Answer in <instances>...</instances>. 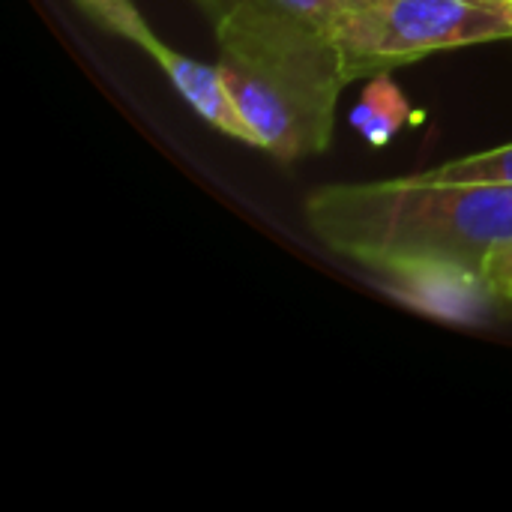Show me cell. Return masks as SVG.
Returning <instances> with one entry per match:
<instances>
[{
	"mask_svg": "<svg viewBox=\"0 0 512 512\" xmlns=\"http://www.w3.org/2000/svg\"><path fill=\"white\" fill-rule=\"evenodd\" d=\"M306 225L330 252L375 276L429 261L483 270L489 252L512 243V186L423 174L330 183L306 198Z\"/></svg>",
	"mask_w": 512,
	"mask_h": 512,
	"instance_id": "obj_1",
	"label": "cell"
},
{
	"mask_svg": "<svg viewBox=\"0 0 512 512\" xmlns=\"http://www.w3.org/2000/svg\"><path fill=\"white\" fill-rule=\"evenodd\" d=\"M213 24L219 72L255 135L279 162L324 153L351 84L336 33L291 15L237 9Z\"/></svg>",
	"mask_w": 512,
	"mask_h": 512,
	"instance_id": "obj_2",
	"label": "cell"
},
{
	"mask_svg": "<svg viewBox=\"0 0 512 512\" xmlns=\"http://www.w3.org/2000/svg\"><path fill=\"white\" fill-rule=\"evenodd\" d=\"M512 39V0H381L348 12L339 45L351 81L432 51Z\"/></svg>",
	"mask_w": 512,
	"mask_h": 512,
	"instance_id": "obj_3",
	"label": "cell"
},
{
	"mask_svg": "<svg viewBox=\"0 0 512 512\" xmlns=\"http://www.w3.org/2000/svg\"><path fill=\"white\" fill-rule=\"evenodd\" d=\"M75 6L93 18L99 27H105L108 33H117L123 39H129L132 45H138L141 51H147V57H153V63L168 75V81L177 87V93L219 132L255 147V135L246 126L243 114L237 111L225 78L219 72V66L192 60L180 51H174L171 45H165L150 24L144 21V15L138 12V6L132 0H75Z\"/></svg>",
	"mask_w": 512,
	"mask_h": 512,
	"instance_id": "obj_4",
	"label": "cell"
},
{
	"mask_svg": "<svg viewBox=\"0 0 512 512\" xmlns=\"http://www.w3.org/2000/svg\"><path fill=\"white\" fill-rule=\"evenodd\" d=\"M381 282L405 303L444 321L474 324L498 306L486 273L465 264H408L381 273Z\"/></svg>",
	"mask_w": 512,
	"mask_h": 512,
	"instance_id": "obj_5",
	"label": "cell"
},
{
	"mask_svg": "<svg viewBox=\"0 0 512 512\" xmlns=\"http://www.w3.org/2000/svg\"><path fill=\"white\" fill-rule=\"evenodd\" d=\"M195 3L201 6V12L210 21L228 15V12H237V9H261V12H279V15L300 18V21L315 24L336 36L351 12L345 0H195Z\"/></svg>",
	"mask_w": 512,
	"mask_h": 512,
	"instance_id": "obj_6",
	"label": "cell"
},
{
	"mask_svg": "<svg viewBox=\"0 0 512 512\" xmlns=\"http://www.w3.org/2000/svg\"><path fill=\"white\" fill-rule=\"evenodd\" d=\"M408 102L405 96L387 81L381 72L378 81H372L360 99V105L351 114V123L372 141V144H387L408 120Z\"/></svg>",
	"mask_w": 512,
	"mask_h": 512,
	"instance_id": "obj_7",
	"label": "cell"
},
{
	"mask_svg": "<svg viewBox=\"0 0 512 512\" xmlns=\"http://www.w3.org/2000/svg\"><path fill=\"white\" fill-rule=\"evenodd\" d=\"M423 177L444 180V183H504V186H512V144L444 162L441 168H432Z\"/></svg>",
	"mask_w": 512,
	"mask_h": 512,
	"instance_id": "obj_8",
	"label": "cell"
},
{
	"mask_svg": "<svg viewBox=\"0 0 512 512\" xmlns=\"http://www.w3.org/2000/svg\"><path fill=\"white\" fill-rule=\"evenodd\" d=\"M483 273H486V282H489L498 306L512 312V243H504L495 252H489Z\"/></svg>",
	"mask_w": 512,
	"mask_h": 512,
	"instance_id": "obj_9",
	"label": "cell"
},
{
	"mask_svg": "<svg viewBox=\"0 0 512 512\" xmlns=\"http://www.w3.org/2000/svg\"><path fill=\"white\" fill-rule=\"evenodd\" d=\"M345 3H348V9H351V12H366V9L378 6L381 0H345Z\"/></svg>",
	"mask_w": 512,
	"mask_h": 512,
	"instance_id": "obj_10",
	"label": "cell"
}]
</instances>
